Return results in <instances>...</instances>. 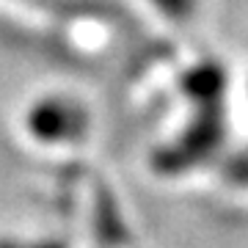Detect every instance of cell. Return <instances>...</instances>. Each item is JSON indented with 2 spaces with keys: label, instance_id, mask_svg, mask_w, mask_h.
<instances>
[{
  "label": "cell",
  "instance_id": "cell-4",
  "mask_svg": "<svg viewBox=\"0 0 248 248\" xmlns=\"http://www.w3.org/2000/svg\"><path fill=\"white\" fill-rule=\"evenodd\" d=\"M152 6L171 22H182V19L193 17L196 0H149Z\"/></svg>",
  "mask_w": 248,
  "mask_h": 248
},
{
  "label": "cell",
  "instance_id": "cell-3",
  "mask_svg": "<svg viewBox=\"0 0 248 248\" xmlns=\"http://www.w3.org/2000/svg\"><path fill=\"white\" fill-rule=\"evenodd\" d=\"M182 89H185L187 97L202 102L204 108H215L221 105V94L226 89V72H223L221 63L204 61L199 66H193L190 72H185Z\"/></svg>",
  "mask_w": 248,
  "mask_h": 248
},
{
  "label": "cell",
  "instance_id": "cell-2",
  "mask_svg": "<svg viewBox=\"0 0 248 248\" xmlns=\"http://www.w3.org/2000/svg\"><path fill=\"white\" fill-rule=\"evenodd\" d=\"M25 127L42 143H69L86 135L89 116L69 97H42L28 108Z\"/></svg>",
  "mask_w": 248,
  "mask_h": 248
},
{
  "label": "cell",
  "instance_id": "cell-1",
  "mask_svg": "<svg viewBox=\"0 0 248 248\" xmlns=\"http://www.w3.org/2000/svg\"><path fill=\"white\" fill-rule=\"evenodd\" d=\"M221 138H223V119H221L218 105L204 108L199 122L190 124L185 133L179 135L177 143H171L163 152H157L155 166L163 174H179L185 169H193V166H199L204 157H210L218 149Z\"/></svg>",
  "mask_w": 248,
  "mask_h": 248
},
{
  "label": "cell",
  "instance_id": "cell-5",
  "mask_svg": "<svg viewBox=\"0 0 248 248\" xmlns=\"http://www.w3.org/2000/svg\"><path fill=\"white\" fill-rule=\"evenodd\" d=\"M0 248H66L58 240H42V243H19V240H0Z\"/></svg>",
  "mask_w": 248,
  "mask_h": 248
}]
</instances>
